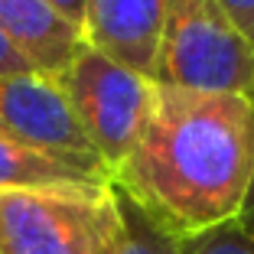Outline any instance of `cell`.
Wrapping results in <instances>:
<instances>
[{
  "label": "cell",
  "instance_id": "6da1fadb",
  "mask_svg": "<svg viewBox=\"0 0 254 254\" xmlns=\"http://www.w3.org/2000/svg\"><path fill=\"white\" fill-rule=\"evenodd\" d=\"M254 173V101L157 85L111 183L180 241L235 222Z\"/></svg>",
  "mask_w": 254,
  "mask_h": 254
},
{
  "label": "cell",
  "instance_id": "7a4b0ae2",
  "mask_svg": "<svg viewBox=\"0 0 254 254\" xmlns=\"http://www.w3.org/2000/svg\"><path fill=\"white\" fill-rule=\"evenodd\" d=\"M121 228L114 183H59L0 192V254H111Z\"/></svg>",
  "mask_w": 254,
  "mask_h": 254
},
{
  "label": "cell",
  "instance_id": "3957f363",
  "mask_svg": "<svg viewBox=\"0 0 254 254\" xmlns=\"http://www.w3.org/2000/svg\"><path fill=\"white\" fill-rule=\"evenodd\" d=\"M153 82L254 101V43L218 0H166Z\"/></svg>",
  "mask_w": 254,
  "mask_h": 254
},
{
  "label": "cell",
  "instance_id": "277c9868",
  "mask_svg": "<svg viewBox=\"0 0 254 254\" xmlns=\"http://www.w3.org/2000/svg\"><path fill=\"white\" fill-rule=\"evenodd\" d=\"M59 85L91 150L114 176L147 124L157 82L118 65L82 39L68 68L59 75Z\"/></svg>",
  "mask_w": 254,
  "mask_h": 254
},
{
  "label": "cell",
  "instance_id": "5b68a950",
  "mask_svg": "<svg viewBox=\"0 0 254 254\" xmlns=\"http://www.w3.org/2000/svg\"><path fill=\"white\" fill-rule=\"evenodd\" d=\"M0 134L75 163L105 166L72 114L59 78L43 72L0 75ZM108 170V166H105Z\"/></svg>",
  "mask_w": 254,
  "mask_h": 254
},
{
  "label": "cell",
  "instance_id": "8992f818",
  "mask_svg": "<svg viewBox=\"0 0 254 254\" xmlns=\"http://www.w3.org/2000/svg\"><path fill=\"white\" fill-rule=\"evenodd\" d=\"M166 0H88L82 39L118 65L153 78Z\"/></svg>",
  "mask_w": 254,
  "mask_h": 254
},
{
  "label": "cell",
  "instance_id": "52a82bcc",
  "mask_svg": "<svg viewBox=\"0 0 254 254\" xmlns=\"http://www.w3.org/2000/svg\"><path fill=\"white\" fill-rule=\"evenodd\" d=\"M0 33L36 72L59 78L68 68L82 33L65 23L46 0H0Z\"/></svg>",
  "mask_w": 254,
  "mask_h": 254
},
{
  "label": "cell",
  "instance_id": "ba28073f",
  "mask_svg": "<svg viewBox=\"0 0 254 254\" xmlns=\"http://www.w3.org/2000/svg\"><path fill=\"white\" fill-rule=\"evenodd\" d=\"M59 183H111V173L105 166L39 153L0 134V192L23 186H59Z\"/></svg>",
  "mask_w": 254,
  "mask_h": 254
},
{
  "label": "cell",
  "instance_id": "9c48e42d",
  "mask_svg": "<svg viewBox=\"0 0 254 254\" xmlns=\"http://www.w3.org/2000/svg\"><path fill=\"white\" fill-rule=\"evenodd\" d=\"M118 202H121V222H124V228H121V238H118L111 254H183V241L176 235H170L163 225H157L121 189H118Z\"/></svg>",
  "mask_w": 254,
  "mask_h": 254
},
{
  "label": "cell",
  "instance_id": "30bf717a",
  "mask_svg": "<svg viewBox=\"0 0 254 254\" xmlns=\"http://www.w3.org/2000/svg\"><path fill=\"white\" fill-rule=\"evenodd\" d=\"M183 254H254V235H248L238 222H225L205 235L186 238Z\"/></svg>",
  "mask_w": 254,
  "mask_h": 254
},
{
  "label": "cell",
  "instance_id": "8fae6325",
  "mask_svg": "<svg viewBox=\"0 0 254 254\" xmlns=\"http://www.w3.org/2000/svg\"><path fill=\"white\" fill-rule=\"evenodd\" d=\"M222 10L232 16V23L254 43V0H218Z\"/></svg>",
  "mask_w": 254,
  "mask_h": 254
},
{
  "label": "cell",
  "instance_id": "7c38bea8",
  "mask_svg": "<svg viewBox=\"0 0 254 254\" xmlns=\"http://www.w3.org/2000/svg\"><path fill=\"white\" fill-rule=\"evenodd\" d=\"M20 72H36V68L23 59L20 49L0 33V75H20Z\"/></svg>",
  "mask_w": 254,
  "mask_h": 254
},
{
  "label": "cell",
  "instance_id": "4fadbf2b",
  "mask_svg": "<svg viewBox=\"0 0 254 254\" xmlns=\"http://www.w3.org/2000/svg\"><path fill=\"white\" fill-rule=\"evenodd\" d=\"M46 3H49V7H53L65 23H72L75 30L82 33V26H85V7H88V0H46Z\"/></svg>",
  "mask_w": 254,
  "mask_h": 254
},
{
  "label": "cell",
  "instance_id": "5bb4252c",
  "mask_svg": "<svg viewBox=\"0 0 254 254\" xmlns=\"http://www.w3.org/2000/svg\"><path fill=\"white\" fill-rule=\"evenodd\" d=\"M235 222H238L248 235H254V173H251V186H248L245 205H241V212H238V218H235Z\"/></svg>",
  "mask_w": 254,
  "mask_h": 254
}]
</instances>
